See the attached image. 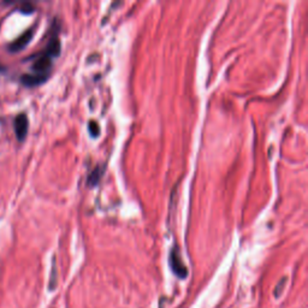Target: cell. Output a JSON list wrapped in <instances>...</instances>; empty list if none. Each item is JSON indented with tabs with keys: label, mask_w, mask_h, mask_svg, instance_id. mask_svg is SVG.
<instances>
[{
	"label": "cell",
	"mask_w": 308,
	"mask_h": 308,
	"mask_svg": "<svg viewBox=\"0 0 308 308\" xmlns=\"http://www.w3.org/2000/svg\"><path fill=\"white\" fill-rule=\"evenodd\" d=\"M52 67V57L42 51L34 60L32 69L36 75H50Z\"/></svg>",
	"instance_id": "cell-1"
},
{
	"label": "cell",
	"mask_w": 308,
	"mask_h": 308,
	"mask_svg": "<svg viewBox=\"0 0 308 308\" xmlns=\"http://www.w3.org/2000/svg\"><path fill=\"white\" fill-rule=\"evenodd\" d=\"M34 33H35V29H34V28H29V29L26 30V32H24L22 35L18 36V38L15 40V41H12L11 44L8 46L9 51L12 52V53H14V52L22 51L23 48L26 47V46L29 44L30 41H32Z\"/></svg>",
	"instance_id": "cell-2"
},
{
	"label": "cell",
	"mask_w": 308,
	"mask_h": 308,
	"mask_svg": "<svg viewBox=\"0 0 308 308\" xmlns=\"http://www.w3.org/2000/svg\"><path fill=\"white\" fill-rule=\"evenodd\" d=\"M15 124V132H16V137L18 141H24L27 137L28 129H29V122H28V117L26 113H20L16 116L14 121Z\"/></svg>",
	"instance_id": "cell-3"
},
{
	"label": "cell",
	"mask_w": 308,
	"mask_h": 308,
	"mask_svg": "<svg viewBox=\"0 0 308 308\" xmlns=\"http://www.w3.org/2000/svg\"><path fill=\"white\" fill-rule=\"evenodd\" d=\"M170 265H171L172 271H174V272L176 273L178 277H181V278H186L187 275H188L187 267L184 266L183 261H182V259L180 257V253H178L177 249H172V251H171Z\"/></svg>",
	"instance_id": "cell-4"
},
{
	"label": "cell",
	"mask_w": 308,
	"mask_h": 308,
	"mask_svg": "<svg viewBox=\"0 0 308 308\" xmlns=\"http://www.w3.org/2000/svg\"><path fill=\"white\" fill-rule=\"evenodd\" d=\"M50 75H36V73H26V75L21 76V83L27 87H36V86L42 85V83L47 81Z\"/></svg>",
	"instance_id": "cell-5"
},
{
	"label": "cell",
	"mask_w": 308,
	"mask_h": 308,
	"mask_svg": "<svg viewBox=\"0 0 308 308\" xmlns=\"http://www.w3.org/2000/svg\"><path fill=\"white\" fill-rule=\"evenodd\" d=\"M44 52H46V53H47L52 58L58 57V55H59V53H60V41H59V39H58L57 36H53V38L50 40V42H48L47 46H46Z\"/></svg>",
	"instance_id": "cell-6"
},
{
	"label": "cell",
	"mask_w": 308,
	"mask_h": 308,
	"mask_svg": "<svg viewBox=\"0 0 308 308\" xmlns=\"http://www.w3.org/2000/svg\"><path fill=\"white\" fill-rule=\"evenodd\" d=\"M104 172H105V165L97 166V168H95L93 170V172L89 175V177L87 180V186L88 187L98 186V183H99L101 177L104 176Z\"/></svg>",
	"instance_id": "cell-7"
},
{
	"label": "cell",
	"mask_w": 308,
	"mask_h": 308,
	"mask_svg": "<svg viewBox=\"0 0 308 308\" xmlns=\"http://www.w3.org/2000/svg\"><path fill=\"white\" fill-rule=\"evenodd\" d=\"M89 132L93 137H98L100 135V127L97 122L91 121L89 122Z\"/></svg>",
	"instance_id": "cell-8"
},
{
	"label": "cell",
	"mask_w": 308,
	"mask_h": 308,
	"mask_svg": "<svg viewBox=\"0 0 308 308\" xmlns=\"http://www.w3.org/2000/svg\"><path fill=\"white\" fill-rule=\"evenodd\" d=\"M286 281H288V278H286V277H283V278L281 279V282L277 284L275 291H273V294H275V297L281 296V294L283 292V289H284V286L286 284Z\"/></svg>",
	"instance_id": "cell-9"
},
{
	"label": "cell",
	"mask_w": 308,
	"mask_h": 308,
	"mask_svg": "<svg viewBox=\"0 0 308 308\" xmlns=\"http://www.w3.org/2000/svg\"><path fill=\"white\" fill-rule=\"evenodd\" d=\"M20 11L23 12V14H26V15L33 14V12L35 11V6H34L32 3H24V4L20 6Z\"/></svg>",
	"instance_id": "cell-10"
},
{
	"label": "cell",
	"mask_w": 308,
	"mask_h": 308,
	"mask_svg": "<svg viewBox=\"0 0 308 308\" xmlns=\"http://www.w3.org/2000/svg\"><path fill=\"white\" fill-rule=\"evenodd\" d=\"M55 285H57V270H55V264L53 261V266H52V273H51V281H50V290H54Z\"/></svg>",
	"instance_id": "cell-11"
},
{
	"label": "cell",
	"mask_w": 308,
	"mask_h": 308,
	"mask_svg": "<svg viewBox=\"0 0 308 308\" xmlns=\"http://www.w3.org/2000/svg\"><path fill=\"white\" fill-rule=\"evenodd\" d=\"M5 70H6V67H5L4 65H3L2 63H0V72H4Z\"/></svg>",
	"instance_id": "cell-12"
}]
</instances>
